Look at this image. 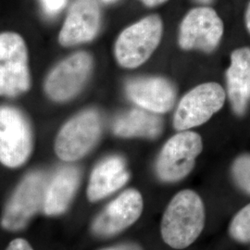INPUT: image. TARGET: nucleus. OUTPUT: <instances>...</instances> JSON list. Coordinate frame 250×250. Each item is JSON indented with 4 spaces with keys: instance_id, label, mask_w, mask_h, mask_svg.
I'll list each match as a JSON object with an SVG mask.
<instances>
[{
    "instance_id": "obj_1",
    "label": "nucleus",
    "mask_w": 250,
    "mask_h": 250,
    "mask_svg": "<svg viewBox=\"0 0 250 250\" xmlns=\"http://www.w3.org/2000/svg\"><path fill=\"white\" fill-rule=\"evenodd\" d=\"M201 197L192 190H183L170 200L161 221V236L174 250H184L197 240L205 226Z\"/></svg>"
},
{
    "instance_id": "obj_2",
    "label": "nucleus",
    "mask_w": 250,
    "mask_h": 250,
    "mask_svg": "<svg viewBox=\"0 0 250 250\" xmlns=\"http://www.w3.org/2000/svg\"><path fill=\"white\" fill-rule=\"evenodd\" d=\"M162 21L159 15H150L127 27L115 44L119 64L133 69L146 62L161 42Z\"/></svg>"
},
{
    "instance_id": "obj_3",
    "label": "nucleus",
    "mask_w": 250,
    "mask_h": 250,
    "mask_svg": "<svg viewBox=\"0 0 250 250\" xmlns=\"http://www.w3.org/2000/svg\"><path fill=\"white\" fill-rule=\"evenodd\" d=\"M47 184L46 176L40 171L32 172L23 178L4 209L1 218L4 229L20 231L38 211L43 210Z\"/></svg>"
},
{
    "instance_id": "obj_4",
    "label": "nucleus",
    "mask_w": 250,
    "mask_h": 250,
    "mask_svg": "<svg viewBox=\"0 0 250 250\" xmlns=\"http://www.w3.org/2000/svg\"><path fill=\"white\" fill-rule=\"evenodd\" d=\"M100 134L101 119L98 111L83 110L63 125L55 141V152L62 161H78L93 149Z\"/></svg>"
},
{
    "instance_id": "obj_5",
    "label": "nucleus",
    "mask_w": 250,
    "mask_h": 250,
    "mask_svg": "<svg viewBox=\"0 0 250 250\" xmlns=\"http://www.w3.org/2000/svg\"><path fill=\"white\" fill-rule=\"evenodd\" d=\"M27 47L16 33L0 35V96L13 98L30 88Z\"/></svg>"
},
{
    "instance_id": "obj_6",
    "label": "nucleus",
    "mask_w": 250,
    "mask_h": 250,
    "mask_svg": "<svg viewBox=\"0 0 250 250\" xmlns=\"http://www.w3.org/2000/svg\"><path fill=\"white\" fill-rule=\"evenodd\" d=\"M203 148L199 134L182 131L170 138L162 147L156 163V172L162 182L174 183L187 177L193 170Z\"/></svg>"
},
{
    "instance_id": "obj_7",
    "label": "nucleus",
    "mask_w": 250,
    "mask_h": 250,
    "mask_svg": "<svg viewBox=\"0 0 250 250\" xmlns=\"http://www.w3.org/2000/svg\"><path fill=\"white\" fill-rule=\"evenodd\" d=\"M33 134L24 115L17 108L0 107V163L18 168L29 159Z\"/></svg>"
},
{
    "instance_id": "obj_8",
    "label": "nucleus",
    "mask_w": 250,
    "mask_h": 250,
    "mask_svg": "<svg viewBox=\"0 0 250 250\" xmlns=\"http://www.w3.org/2000/svg\"><path fill=\"white\" fill-rule=\"evenodd\" d=\"M225 92L216 83L200 84L181 99L173 118L174 128L187 131L205 124L224 106Z\"/></svg>"
},
{
    "instance_id": "obj_9",
    "label": "nucleus",
    "mask_w": 250,
    "mask_h": 250,
    "mask_svg": "<svg viewBox=\"0 0 250 250\" xmlns=\"http://www.w3.org/2000/svg\"><path fill=\"white\" fill-rule=\"evenodd\" d=\"M93 60L83 51L72 54L55 66L45 82V91L49 99L65 102L74 98L89 77Z\"/></svg>"
},
{
    "instance_id": "obj_10",
    "label": "nucleus",
    "mask_w": 250,
    "mask_h": 250,
    "mask_svg": "<svg viewBox=\"0 0 250 250\" xmlns=\"http://www.w3.org/2000/svg\"><path fill=\"white\" fill-rule=\"evenodd\" d=\"M224 34V23L214 9L198 7L191 9L180 26L179 44L186 50L210 52L218 46Z\"/></svg>"
},
{
    "instance_id": "obj_11",
    "label": "nucleus",
    "mask_w": 250,
    "mask_h": 250,
    "mask_svg": "<svg viewBox=\"0 0 250 250\" xmlns=\"http://www.w3.org/2000/svg\"><path fill=\"white\" fill-rule=\"evenodd\" d=\"M143 197L136 189H128L112 200L92 224V231L100 237L113 236L125 231L140 218Z\"/></svg>"
},
{
    "instance_id": "obj_12",
    "label": "nucleus",
    "mask_w": 250,
    "mask_h": 250,
    "mask_svg": "<svg viewBox=\"0 0 250 250\" xmlns=\"http://www.w3.org/2000/svg\"><path fill=\"white\" fill-rule=\"evenodd\" d=\"M101 12L98 0H75L61 30L63 46L80 45L93 40L99 33Z\"/></svg>"
},
{
    "instance_id": "obj_13",
    "label": "nucleus",
    "mask_w": 250,
    "mask_h": 250,
    "mask_svg": "<svg viewBox=\"0 0 250 250\" xmlns=\"http://www.w3.org/2000/svg\"><path fill=\"white\" fill-rule=\"evenodd\" d=\"M129 99L139 107L154 113H164L173 107L176 93L173 86L159 77L130 81L126 85Z\"/></svg>"
},
{
    "instance_id": "obj_14",
    "label": "nucleus",
    "mask_w": 250,
    "mask_h": 250,
    "mask_svg": "<svg viewBox=\"0 0 250 250\" xmlns=\"http://www.w3.org/2000/svg\"><path fill=\"white\" fill-rule=\"evenodd\" d=\"M80 170L73 166H64L57 170L48 182L43 211L48 216L62 214L71 205L80 185Z\"/></svg>"
},
{
    "instance_id": "obj_15",
    "label": "nucleus",
    "mask_w": 250,
    "mask_h": 250,
    "mask_svg": "<svg viewBox=\"0 0 250 250\" xmlns=\"http://www.w3.org/2000/svg\"><path fill=\"white\" fill-rule=\"evenodd\" d=\"M129 180L125 162L118 156H112L99 162L90 176L87 197L97 202L123 188Z\"/></svg>"
},
{
    "instance_id": "obj_16",
    "label": "nucleus",
    "mask_w": 250,
    "mask_h": 250,
    "mask_svg": "<svg viewBox=\"0 0 250 250\" xmlns=\"http://www.w3.org/2000/svg\"><path fill=\"white\" fill-rule=\"evenodd\" d=\"M226 81L232 109L237 115H243L250 98V48L243 47L232 52Z\"/></svg>"
},
{
    "instance_id": "obj_17",
    "label": "nucleus",
    "mask_w": 250,
    "mask_h": 250,
    "mask_svg": "<svg viewBox=\"0 0 250 250\" xmlns=\"http://www.w3.org/2000/svg\"><path fill=\"white\" fill-rule=\"evenodd\" d=\"M162 131V121L154 112L134 108L119 117L113 125L114 134L121 137L156 138Z\"/></svg>"
},
{
    "instance_id": "obj_18",
    "label": "nucleus",
    "mask_w": 250,
    "mask_h": 250,
    "mask_svg": "<svg viewBox=\"0 0 250 250\" xmlns=\"http://www.w3.org/2000/svg\"><path fill=\"white\" fill-rule=\"evenodd\" d=\"M229 232L234 241L250 243V203L234 215L229 226Z\"/></svg>"
},
{
    "instance_id": "obj_19",
    "label": "nucleus",
    "mask_w": 250,
    "mask_h": 250,
    "mask_svg": "<svg viewBox=\"0 0 250 250\" xmlns=\"http://www.w3.org/2000/svg\"><path fill=\"white\" fill-rule=\"evenodd\" d=\"M232 176L237 188L250 195V154L241 155L233 161Z\"/></svg>"
},
{
    "instance_id": "obj_20",
    "label": "nucleus",
    "mask_w": 250,
    "mask_h": 250,
    "mask_svg": "<svg viewBox=\"0 0 250 250\" xmlns=\"http://www.w3.org/2000/svg\"><path fill=\"white\" fill-rule=\"evenodd\" d=\"M40 2L45 13L53 16L62 10L68 0H40Z\"/></svg>"
},
{
    "instance_id": "obj_21",
    "label": "nucleus",
    "mask_w": 250,
    "mask_h": 250,
    "mask_svg": "<svg viewBox=\"0 0 250 250\" xmlns=\"http://www.w3.org/2000/svg\"><path fill=\"white\" fill-rule=\"evenodd\" d=\"M6 250H34L31 245L22 238H17L9 243V247Z\"/></svg>"
},
{
    "instance_id": "obj_22",
    "label": "nucleus",
    "mask_w": 250,
    "mask_h": 250,
    "mask_svg": "<svg viewBox=\"0 0 250 250\" xmlns=\"http://www.w3.org/2000/svg\"><path fill=\"white\" fill-rule=\"evenodd\" d=\"M100 250H143V249L137 244L125 243V244H120V245L108 247V248Z\"/></svg>"
},
{
    "instance_id": "obj_23",
    "label": "nucleus",
    "mask_w": 250,
    "mask_h": 250,
    "mask_svg": "<svg viewBox=\"0 0 250 250\" xmlns=\"http://www.w3.org/2000/svg\"><path fill=\"white\" fill-rule=\"evenodd\" d=\"M139 1H141L145 6L153 8V7H157L159 5L165 3L167 0H139Z\"/></svg>"
},
{
    "instance_id": "obj_24",
    "label": "nucleus",
    "mask_w": 250,
    "mask_h": 250,
    "mask_svg": "<svg viewBox=\"0 0 250 250\" xmlns=\"http://www.w3.org/2000/svg\"><path fill=\"white\" fill-rule=\"evenodd\" d=\"M245 21H246V25L250 33V2L246 10V15H245Z\"/></svg>"
},
{
    "instance_id": "obj_25",
    "label": "nucleus",
    "mask_w": 250,
    "mask_h": 250,
    "mask_svg": "<svg viewBox=\"0 0 250 250\" xmlns=\"http://www.w3.org/2000/svg\"><path fill=\"white\" fill-rule=\"evenodd\" d=\"M198 3H202V4H210L213 0H196Z\"/></svg>"
},
{
    "instance_id": "obj_26",
    "label": "nucleus",
    "mask_w": 250,
    "mask_h": 250,
    "mask_svg": "<svg viewBox=\"0 0 250 250\" xmlns=\"http://www.w3.org/2000/svg\"><path fill=\"white\" fill-rule=\"evenodd\" d=\"M104 3H106V4H110V3H114V2H116L117 0H102Z\"/></svg>"
}]
</instances>
